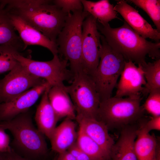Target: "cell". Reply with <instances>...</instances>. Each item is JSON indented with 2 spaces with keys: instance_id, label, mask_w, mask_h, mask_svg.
Instances as JSON below:
<instances>
[{
  "instance_id": "obj_36",
  "label": "cell",
  "mask_w": 160,
  "mask_h": 160,
  "mask_svg": "<svg viewBox=\"0 0 160 160\" xmlns=\"http://www.w3.org/2000/svg\"><path fill=\"white\" fill-rule=\"evenodd\" d=\"M5 6L4 0H0V10L4 9Z\"/></svg>"
},
{
  "instance_id": "obj_19",
  "label": "cell",
  "mask_w": 160,
  "mask_h": 160,
  "mask_svg": "<svg viewBox=\"0 0 160 160\" xmlns=\"http://www.w3.org/2000/svg\"><path fill=\"white\" fill-rule=\"evenodd\" d=\"M50 88L42 95L35 117L38 129L49 140L59 121L48 99V92Z\"/></svg>"
},
{
  "instance_id": "obj_1",
  "label": "cell",
  "mask_w": 160,
  "mask_h": 160,
  "mask_svg": "<svg viewBox=\"0 0 160 160\" xmlns=\"http://www.w3.org/2000/svg\"><path fill=\"white\" fill-rule=\"evenodd\" d=\"M51 1L6 0L4 10L16 14L56 43L57 37L63 27L68 15Z\"/></svg>"
},
{
  "instance_id": "obj_31",
  "label": "cell",
  "mask_w": 160,
  "mask_h": 160,
  "mask_svg": "<svg viewBox=\"0 0 160 160\" xmlns=\"http://www.w3.org/2000/svg\"><path fill=\"white\" fill-rule=\"evenodd\" d=\"M142 127L147 132L153 130H160V116H152L150 120L142 125Z\"/></svg>"
},
{
  "instance_id": "obj_7",
  "label": "cell",
  "mask_w": 160,
  "mask_h": 160,
  "mask_svg": "<svg viewBox=\"0 0 160 160\" xmlns=\"http://www.w3.org/2000/svg\"><path fill=\"white\" fill-rule=\"evenodd\" d=\"M65 88L76 115L95 119L100 100L91 76L84 71L75 74L71 84Z\"/></svg>"
},
{
  "instance_id": "obj_11",
  "label": "cell",
  "mask_w": 160,
  "mask_h": 160,
  "mask_svg": "<svg viewBox=\"0 0 160 160\" xmlns=\"http://www.w3.org/2000/svg\"><path fill=\"white\" fill-rule=\"evenodd\" d=\"M52 86L45 80L8 102L0 104V121L10 120L28 111L40 96Z\"/></svg>"
},
{
  "instance_id": "obj_14",
  "label": "cell",
  "mask_w": 160,
  "mask_h": 160,
  "mask_svg": "<svg viewBox=\"0 0 160 160\" xmlns=\"http://www.w3.org/2000/svg\"><path fill=\"white\" fill-rule=\"evenodd\" d=\"M5 12L15 30L18 32L25 49L29 45H39L48 49L53 56L58 54L56 43L51 41L19 16L12 12Z\"/></svg>"
},
{
  "instance_id": "obj_34",
  "label": "cell",
  "mask_w": 160,
  "mask_h": 160,
  "mask_svg": "<svg viewBox=\"0 0 160 160\" xmlns=\"http://www.w3.org/2000/svg\"><path fill=\"white\" fill-rule=\"evenodd\" d=\"M155 160H160V148L159 142L157 148Z\"/></svg>"
},
{
  "instance_id": "obj_26",
  "label": "cell",
  "mask_w": 160,
  "mask_h": 160,
  "mask_svg": "<svg viewBox=\"0 0 160 160\" xmlns=\"http://www.w3.org/2000/svg\"><path fill=\"white\" fill-rule=\"evenodd\" d=\"M20 52L9 45H0V74L12 70L18 61L15 56Z\"/></svg>"
},
{
  "instance_id": "obj_3",
  "label": "cell",
  "mask_w": 160,
  "mask_h": 160,
  "mask_svg": "<svg viewBox=\"0 0 160 160\" xmlns=\"http://www.w3.org/2000/svg\"><path fill=\"white\" fill-rule=\"evenodd\" d=\"M0 127L10 132L18 154L30 160H40L48 151L44 135L34 126L28 111L12 119L0 121Z\"/></svg>"
},
{
  "instance_id": "obj_23",
  "label": "cell",
  "mask_w": 160,
  "mask_h": 160,
  "mask_svg": "<svg viewBox=\"0 0 160 160\" xmlns=\"http://www.w3.org/2000/svg\"><path fill=\"white\" fill-rule=\"evenodd\" d=\"M76 143L78 147L94 160H106L110 156L79 127Z\"/></svg>"
},
{
  "instance_id": "obj_33",
  "label": "cell",
  "mask_w": 160,
  "mask_h": 160,
  "mask_svg": "<svg viewBox=\"0 0 160 160\" xmlns=\"http://www.w3.org/2000/svg\"><path fill=\"white\" fill-rule=\"evenodd\" d=\"M57 160H76L68 151L59 154Z\"/></svg>"
},
{
  "instance_id": "obj_29",
  "label": "cell",
  "mask_w": 160,
  "mask_h": 160,
  "mask_svg": "<svg viewBox=\"0 0 160 160\" xmlns=\"http://www.w3.org/2000/svg\"><path fill=\"white\" fill-rule=\"evenodd\" d=\"M10 145V138L5 131L0 127V153H8L12 151Z\"/></svg>"
},
{
  "instance_id": "obj_38",
  "label": "cell",
  "mask_w": 160,
  "mask_h": 160,
  "mask_svg": "<svg viewBox=\"0 0 160 160\" xmlns=\"http://www.w3.org/2000/svg\"><path fill=\"white\" fill-rule=\"evenodd\" d=\"M1 104L0 103V104Z\"/></svg>"
},
{
  "instance_id": "obj_35",
  "label": "cell",
  "mask_w": 160,
  "mask_h": 160,
  "mask_svg": "<svg viewBox=\"0 0 160 160\" xmlns=\"http://www.w3.org/2000/svg\"><path fill=\"white\" fill-rule=\"evenodd\" d=\"M8 153H0V160H7Z\"/></svg>"
},
{
  "instance_id": "obj_21",
  "label": "cell",
  "mask_w": 160,
  "mask_h": 160,
  "mask_svg": "<svg viewBox=\"0 0 160 160\" xmlns=\"http://www.w3.org/2000/svg\"><path fill=\"white\" fill-rule=\"evenodd\" d=\"M135 150L137 160H155L158 142L153 135L146 132L142 126L138 129Z\"/></svg>"
},
{
  "instance_id": "obj_10",
  "label": "cell",
  "mask_w": 160,
  "mask_h": 160,
  "mask_svg": "<svg viewBox=\"0 0 160 160\" xmlns=\"http://www.w3.org/2000/svg\"><path fill=\"white\" fill-rule=\"evenodd\" d=\"M45 80L33 75L18 62L16 66L0 80V103L8 102Z\"/></svg>"
},
{
  "instance_id": "obj_32",
  "label": "cell",
  "mask_w": 160,
  "mask_h": 160,
  "mask_svg": "<svg viewBox=\"0 0 160 160\" xmlns=\"http://www.w3.org/2000/svg\"><path fill=\"white\" fill-rule=\"evenodd\" d=\"M7 160H30L20 156L12 149L7 153Z\"/></svg>"
},
{
  "instance_id": "obj_12",
  "label": "cell",
  "mask_w": 160,
  "mask_h": 160,
  "mask_svg": "<svg viewBox=\"0 0 160 160\" xmlns=\"http://www.w3.org/2000/svg\"><path fill=\"white\" fill-rule=\"evenodd\" d=\"M120 76L114 96L129 97L142 93L146 81L140 65L137 66L131 61H126Z\"/></svg>"
},
{
  "instance_id": "obj_13",
  "label": "cell",
  "mask_w": 160,
  "mask_h": 160,
  "mask_svg": "<svg viewBox=\"0 0 160 160\" xmlns=\"http://www.w3.org/2000/svg\"><path fill=\"white\" fill-rule=\"evenodd\" d=\"M114 7L128 25L137 33L143 37L149 38L155 42H160V32L151 25L139 13L138 11L124 0H118Z\"/></svg>"
},
{
  "instance_id": "obj_2",
  "label": "cell",
  "mask_w": 160,
  "mask_h": 160,
  "mask_svg": "<svg viewBox=\"0 0 160 160\" xmlns=\"http://www.w3.org/2000/svg\"><path fill=\"white\" fill-rule=\"evenodd\" d=\"M97 26L108 45L126 61L142 66L146 63L147 55L155 60L160 59V42L147 40L135 32L125 22L120 27L112 28L109 23L102 25L97 21Z\"/></svg>"
},
{
  "instance_id": "obj_24",
  "label": "cell",
  "mask_w": 160,
  "mask_h": 160,
  "mask_svg": "<svg viewBox=\"0 0 160 160\" xmlns=\"http://www.w3.org/2000/svg\"><path fill=\"white\" fill-rule=\"evenodd\" d=\"M141 66L146 81L142 93L146 95L152 92L160 91V59L153 62H146Z\"/></svg>"
},
{
  "instance_id": "obj_22",
  "label": "cell",
  "mask_w": 160,
  "mask_h": 160,
  "mask_svg": "<svg viewBox=\"0 0 160 160\" xmlns=\"http://www.w3.org/2000/svg\"><path fill=\"white\" fill-rule=\"evenodd\" d=\"M15 31L6 12L4 9L0 10V45L10 46L20 52L25 49Z\"/></svg>"
},
{
  "instance_id": "obj_16",
  "label": "cell",
  "mask_w": 160,
  "mask_h": 160,
  "mask_svg": "<svg viewBox=\"0 0 160 160\" xmlns=\"http://www.w3.org/2000/svg\"><path fill=\"white\" fill-rule=\"evenodd\" d=\"M137 129L131 125L122 128L119 139L111 149V160H137L134 146Z\"/></svg>"
},
{
  "instance_id": "obj_18",
  "label": "cell",
  "mask_w": 160,
  "mask_h": 160,
  "mask_svg": "<svg viewBox=\"0 0 160 160\" xmlns=\"http://www.w3.org/2000/svg\"><path fill=\"white\" fill-rule=\"evenodd\" d=\"M76 125L73 120L65 118L56 127L49 140L52 149L58 154L67 151L76 142Z\"/></svg>"
},
{
  "instance_id": "obj_30",
  "label": "cell",
  "mask_w": 160,
  "mask_h": 160,
  "mask_svg": "<svg viewBox=\"0 0 160 160\" xmlns=\"http://www.w3.org/2000/svg\"><path fill=\"white\" fill-rule=\"evenodd\" d=\"M67 151L74 157L76 160H94L78 147L76 142Z\"/></svg>"
},
{
  "instance_id": "obj_8",
  "label": "cell",
  "mask_w": 160,
  "mask_h": 160,
  "mask_svg": "<svg viewBox=\"0 0 160 160\" xmlns=\"http://www.w3.org/2000/svg\"><path fill=\"white\" fill-rule=\"evenodd\" d=\"M47 61H40L24 56L21 53L15 56L16 59L30 73L47 81L52 87L64 85L65 81L71 82L73 74L67 68L68 61L58 54Z\"/></svg>"
},
{
  "instance_id": "obj_4",
  "label": "cell",
  "mask_w": 160,
  "mask_h": 160,
  "mask_svg": "<svg viewBox=\"0 0 160 160\" xmlns=\"http://www.w3.org/2000/svg\"><path fill=\"white\" fill-rule=\"evenodd\" d=\"M89 15L84 10L68 14L56 41L58 55L69 62L73 74L83 71L82 61V25Z\"/></svg>"
},
{
  "instance_id": "obj_5",
  "label": "cell",
  "mask_w": 160,
  "mask_h": 160,
  "mask_svg": "<svg viewBox=\"0 0 160 160\" xmlns=\"http://www.w3.org/2000/svg\"><path fill=\"white\" fill-rule=\"evenodd\" d=\"M140 94L126 98L114 96L100 102L96 119L108 127L123 128L143 116Z\"/></svg>"
},
{
  "instance_id": "obj_15",
  "label": "cell",
  "mask_w": 160,
  "mask_h": 160,
  "mask_svg": "<svg viewBox=\"0 0 160 160\" xmlns=\"http://www.w3.org/2000/svg\"><path fill=\"white\" fill-rule=\"evenodd\" d=\"M75 120L79 127L110 156L114 142L108 133L107 127L94 118L76 115Z\"/></svg>"
},
{
  "instance_id": "obj_28",
  "label": "cell",
  "mask_w": 160,
  "mask_h": 160,
  "mask_svg": "<svg viewBox=\"0 0 160 160\" xmlns=\"http://www.w3.org/2000/svg\"><path fill=\"white\" fill-rule=\"evenodd\" d=\"M52 2L67 15L76 11L82 10L83 9L81 1L80 0H55Z\"/></svg>"
},
{
  "instance_id": "obj_20",
  "label": "cell",
  "mask_w": 160,
  "mask_h": 160,
  "mask_svg": "<svg viewBox=\"0 0 160 160\" xmlns=\"http://www.w3.org/2000/svg\"><path fill=\"white\" fill-rule=\"evenodd\" d=\"M81 1L83 10L96 19L97 22L101 24L108 23L114 19H120L114 9V6L109 0H101L96 1Z\"/></svg>"
},
{
  "instance_id": "obj_6",
  "label": "cell",
  "mask_w": 160,
  "mask_h": 160,
  "mask_svg": "<svg viewBox=\"0 0 160 160\" xmlns=\"http://www.w3.org/2000/svg\"><path fill=\"white\" fill-rule=\"evenodd\" d=\"M101 41L102 47L99 63L95 74L91 76L100 102L111 97L126 61L121 55L108 45L101 34Z\"/></svg>"
},
{
  "instance_id": "obj_27",
  "label": "cell",
  "mask_w": 160,
  "mask_h": 160,
  "mask_svg": "<svg viewBox=\"0 0 160 160\" xmlns=\"http://www.w3.org/2000/svg\"><path fill=\"white\" fill-rule=\"evenodd\" d=\"M143 108L152 116H160V91H153L148 94Z\"/></svg>"
},
{
  "instance_id": "obj_9",
  "label": "cell",
  "mask_w": 160,
  "mask_h": 160,
  "mask_svg": "<svg viewBox=\"0 0 160 160\" xmlns=\"http://www.w3.org/2000/svg\"><path fill=\"white\" fill-rule=\"evenodd\" d=\"M101 36L97 28V20L89 15L82 25L81 55L83 71L91 77L100 61L102 47Z\"/></svg>"
},
{
  "instance_id": "obj_37",
  "label": "cell",
  "mask_w": 160,
  "mask_h": 160,
  "mask_svg": "<svg viewBox=\"0 0 160 160\" xmlns=\"http://www.w3.org/2000/svg\"><path fill=\"white\" fill-rule=\"evenodd\" d=\"M106 160H110V159L109 158V159Z\"/></svg>"
},
{
  "instance_id": "obj_25",
  "label": "cell",
  "mask_w": 160,
  "mask_h": 160,
  "mask_svg": "<svg viewBox=\"0 0 160 160\" xmlns=\"http://www.w3.org/2000/svg\"><path fill=\"white\" fill-rule=\"evenodd\" d=\"M131 2L144 11L149 16L156 28L160 32V0H129Z\"/></svg>"
},
{
  "instance_id": "obj_17",
  "label": "cell",
  "mask_w": 160,
  "mask_h": 160,
  "mask_svg": "<svg viewBox=\"0 0 160 160\" xmlns=\"http://www.w3.org/2000/svg\"><path fill=\"white\" fill-rule=\"evenodd\" d=\"M48 95L58 120L64 117L75 120V108L65 86L64 84L52 87L49 90Z\"/></svg>"
}]
</instances>
